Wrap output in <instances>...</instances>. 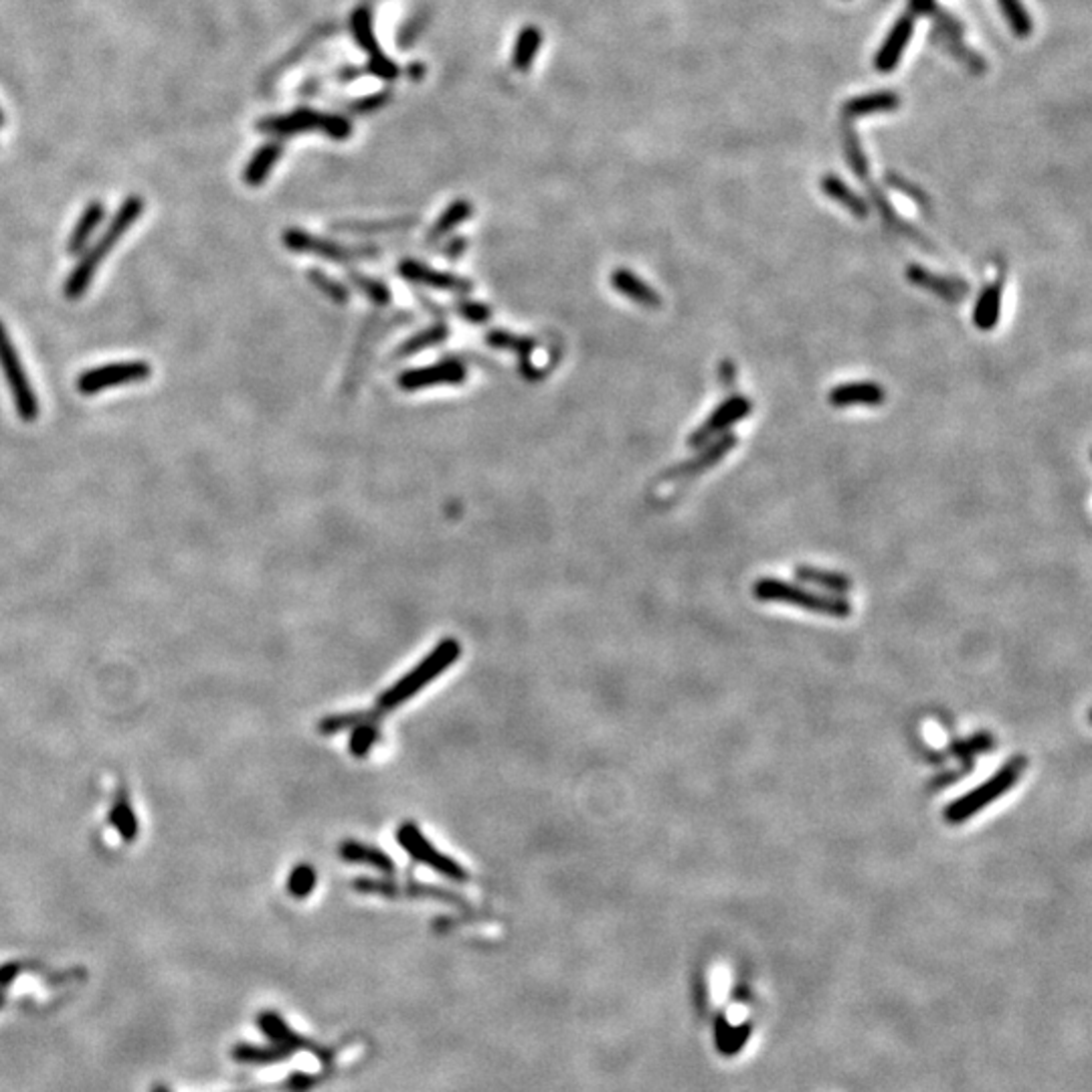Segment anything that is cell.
Wrapping results in <instances>:
<instances>
[{"label": "cell", "instance_id": "20", "mask_svg": "<svg viewBox=\"0 0 1092 1092\" xmlns=\"http://www.w3.org/2000/svg\"><path fill=\"white\" fill-rule=\"evenodd\" d=\"M104 217H106V207L99 201H93L83 209L81 217L77 219V223H75V227H73V231H71V235L67 239V253L69 255H77V253L83 251V247L87 245V241L91 239V235L95 233L99 223L104 221Z\"/></svg>", "mask_w": 1092, "mask_h": 1092}, {"label": "cell", "instance_id": "32", "mask_svg": "<svg viewBox=\"0 0 1092 1092\" xmlns=\"http://www.w3.org/2000/svg\"><path fill=\"white\" fill-rule=\"evenodd\" d=\"M487 344L489 346H495V348H502V350H512L516 352L522 360H526L530 356V352L534 350L536 342L532 338H520V336H514V334H508L504 330H493L485 336Z\"/></svg>", "mask_w": 1092, "mask_h": 1092}, {"label": "cell", "instance_id": "9", "mask_svg": "<svg viewBox=\"0 0 1092 1092\" xmlns=\"http://www.w3.org/2000/svg\"><path fill=\"white\" fill-rule=\"evenodd\" d=\"M751 411H753V403L747 399V396L743 394L729 396V399L723 401L699 429L692 431V435L688 437V445L705 447L713 439L725 435L733 425L743 421Z\"/></svg>", "mask_w": 1092, "mask_h": 1092}, {"label": "cell", "instance_id": "27", "mask_svg": "<svg viewBox=\"0 0 1092 1092\" xmlns=\"http://www.w3.org/2000/svg\"><path fill=\"white\" fill-rule=\"evenodd\" d=\"M796 577L800 581H804V583H812V585L824 587V589L834 591V593H848L852 589V581L846 575L834 573V571H824V569L810 567V565L798 567Z\"/></svg>", "mask_w": 1092, "mask_h": 1092}, {"label": "cell", "instance_id": "35", "mask_svg": "<svg viewBox=\"0 0 1092 1092\" xmlns=\"http://www.w3.org/2000/svg\"><path fill=\"white\" fill-rule=\"evenodd\" d=\"M1010 27L1018 37H1028L1032 33V19L1024 9L1022 0H998Z\"/></svg>", "mask_w": 1092, "mask_h": 1092}, {"label": "cell", "instance_id": "18", "mask_svg": "<svg viewBox=\"0 0 1092 1092\" xmlns=\"http://www.w3.org/2000/svg\"><path fill=\"white\" fill-rule=\"evenodd\" d=\"M1002 300H1004V279L991 281L983 287V291L977 297V304L973 308V324L981 332L994 330L1002 316Z\"/></svg>", "mask_w": 1092, "mask_h": 1092}, {"label": "cell", "instance_id": "40", "mask_svg": "<svg viewBox=\"0 0 1092 1092\" xmlns=\"http://www.w3.org/2000/svg\"><path fill=\"white\" fill-rule=\"evenodd\" d=\"M455 312L471 324H483L489 320V310L477 302H457Z\"/></svg>", "mask_w": 1092, "mask_h": 1092}, {"label": "cell", "instance_id": "45", "mask_svg": "<svg viewBox=\"0 0 1092 1092\" xmlns=\"http://www.w3.org/2000/svg\"><path fill=\"white\" fill-rule=\"evenodd\" d=\"M0 126H5V114H3V110H0Z\"/></svg>", "mask_w": 1092, "mask_h": 1092}, {"label": "cell", "instance_id": "28", "mask_svg": "<svg viewBox=\"0 0 1092 1092\" xmlns=\"http://www.w3.org/2000/svg\"><path fill=\"white\" fill-rule=\"evenodd\" d=\"M449 330L445 324H435L431 328H425L421 330L419 334H415L413 338H409L407 342H403L399 348H396V356L399 358H405V356H411L415 352H421L425 348H431V346H437L441 344L445 338H447Z\"/></svg>", "mask_w": 1092, "mask_h": 1092}, {"label": "cell", "instance_id": "31", "mask_svg": "<svg viewBox=\"0 0 1092 1092\" xmlns=\"http://www.w3.org/2000/svg\"><path fill=\"white\" fill-rule=\"evenodd\" d=\"M316 882V870L310 864H300L291 870L287 878V892L293 899H306L312 895Z\"/></svg>", "mask_w": 1092, "mask_h": 1092}, {"label": "cell", "instance_id": "33", "mask_svg": "<svg viewBox=\"0 0 1092 1092\" xmlns=\"http://www.w3.org/2000/svg\"><path fill=\"white\" fill-rule=\"evenodd\" d=\"M380 713L378 711H372V713H346V715H334V717H326L320 721L318 725V731L322 735H338L342 731H348V729H354L356 725L368 721V719H376Z\"/></svg>", "mask_w": 1092, "mask_h": 1092}, {"label": "cell", "instance_id": "4", "mask_svg": "<svg viewBox=\"0 0 1092 1092\" xmlns=\"http://www.w3.org/2000/svg\"><path fill=\"white\" fill-rule=\"evenodd\" d=\"M1024 769H1026V759L1024 757L1010 759L996 775H991L985 783L971 789L965 798L953 802L945 810V820L949 824H963V822L971 820L973 816L983 812L989 804H994L996 800H1000L1008 789H1012L1018 783Z\"/></svg>", "mask_w": 1092, "mask_h": 1092}, {"label": "cell", "instance_id": "14", "mask_svg": "<svg viewBox=\"0 0 1092 1092\" xmlns=\"http://www.w3.org/2000/svg\"><path fill=\"white\" fill-rule=\"evenodd\" d=\"M907 279L921 287V289H927L935 295H939L941 300H947V302H961L965 300V297L969 295L971 291V285L955 275H941V273H935L923 265H909L907 267Z\"/></svg>", "mask_w": 1092, "mask_h": 1092}, {"label": "cell", "instance_id": "7", "mask_svg": "<svg viewBox=\"0 0 1092 1092\" xmlns=\"http://www.w3.org/2000/svg\"><path fill=\"white\" fill-rule=\"evenodd\" d=\"M257 128H259V132L275 134V136H289V134L308 132V130H324L334 138H346L350 134V126L344 120L322 116V114L310 112V110L291 112L287 116L265 118V120H261L257 124Z\"/></svg>", "mask_w": 1092, "mask_h": 1092}, {"label": "cell", "instance_id": "29", "mask_svg": "<svg viewBox=\"0 0 1092 1092\" xmlns=\"http://www.w3.org/2000/svg\"><path fill=\"white\" fill-rule=\"evenodd\" d=\"M471 215V205L465 203V201H459V203H453L437 221L435 225L431 227V231L427 233V241L431 243H437L439 239H443L455 225L463 223L465 219H469Z\"/></svg>", "mask_w": 1092, "mask_h": 1092}, {"label": "cell", "instance_id": "22", "mask_svg": "<svg viewBox=\"0 0 1092 1092\" xmlns=\"http://www.w3.org/2000/svg\"><path fill=\"white\" fill-rule=\"evenodd\" d=\"M283 148L279 142H269V144H263L255 154L253 158L249 160V164L245 166L243 170V182L247 186H259L267 180L269 172L273 170L275 162L279 160Z\"/></svg>", "mask_w": 1092, "mask_h": 1092}, {"label": "cell", "instance_id": "34", "mask_svg": "<svg viewBox=\"0 0 1092 1092\" xmlns=\"http://www.w3.org/2000/svg\"><path fill=\"white\" fill-rule=\"evenodd\" d=\"M376 739H378V727H376L374 719H368V721L356 725L352 729V735H350V745H348L350 753L354 757H358V759L368 755V751L372 749Z\"/></svg>", "mask_w": 1092, "mask_h": 1092}, {"label": "cell", "instance_id": "43", "mask_svg": "<svg viewBox=\"0 0 1092 1092\" xmlns=\"http://www.w3.org/2000/svg\"><path fill=\"white\" fill-rule=\"evenodd\" d=\"M463 247H465V241H463V239H461V241H459V239H455V241H453L451 245H447V247L443 249V253L455 259V257H457V255H459L461 251H463Z\"/></svg>", "mask_w": 1092, "mask_h": 1092}, {"label": "cell", "instance_id": "12", "mask_svg": "<svg viewBox=\"0 0 1092 1092\" xmlns=\"http://www.w3.org/2000/svg\"><path fill=\"white\" fill-rule=\"evenodd\" d=\"M465 376H467L465 364L457 358H447L431 366L405 370L396 382H399L403 390H421L425 386H435V384H459L465 380Z\"/></svg>", "mask_w": 1092, "mask_h": 1092}, {"label": "cell", "instance_id": "17", "mask_svg": "<svg viewBox=\"0 0 1092 1092\" xmlns=\"http://www.w3.org/2000/svg\"><path fill=\"white\" fill-rule=\"evenodd\" d=\"M913 29H915V19L911 15H905L903 19L897 21V25L892 27V31L888 33L884 45L880 47L876 59H874V65L878 71L882 73H888L895 69L911 41V35H913Z\"/></svg>", "mask_w": 1092, "mask_h": 1092}, {"label": "cell", "instance_id": "1", "mask_svg": "<svg viewBox=\"0 0 1092 1092\" xmlns=\"http://www.w3.org/2000/svg\"><path fill=\"white\" fill-rule=\"evenodd\" d=\"M142 213H144V198L138 196V194L128 196L126 201L120 205V209L116 211L110 225L106 227V233L95 241V245L79 259V263L69 273V277L65 281V287H63L65 300L75 302V300H79V297L85 295L87 287L91 285V281L95 277V271L99 269V265L104 263V259L112 253L116 243L142 217Z\"/></svg>", "mask_w": 1092, "mask_h": 1092}, {"label": "cell", "instance_id": "15", "mask_svg": "<svg viewBox=\"0 0 1092 1092\" xmlns=\"http://www.w3.org/2000/svg\"><path fill=\"white\" fill-rule=\"evenodd\" d=\"M828 401L832 407L846 409V407H878L886 401V390L882 384L874 380H852L842 382L834 386L828 394Z\"/></svg>", "mask_w": 1092, "mask_h": 1092}, {"label": "cell", "instance_id": "25", "mask_svg": "<svg viewBox=\"0 0 1092 1092\" xmlns=\"http://www.w3.org/2000/svg\"><path fill=\"white\" fill-rule=\"evenodd\" d=\"M259 1028L261 1032L275 1044V1046H281L285 1050H295V1048H302L306 1046V1040H302L300 1036H297L277 1014L273 1012H263L259 1014Z\"/></svg>", "mask_w": 1092, "mask_h": 1092}, {"label": "cell", "instance_id": "36", "mask_svg": "<svg viewBox=\"0 0 1092 1092\" xmlns=\"http://www.w3.org/2000/svg\"><path fill=\"white\" fill-rule=\"evenodd\" d=\"M897 106H899V99L892 93H876L870 97H860L856 99V102L848 104V112H852L854 116H864L878 110H892Z\"/></svg>", "mask_w": 1092, "mask_h": 1092}, {"label": "cell", "instance_id": "38", "mask_svg": "<svg viewBox=\"0 0 1092 1092\" xmlns=\"http://www.w3.org/2000/svg\"><path fill=\"white\" fill-rule=\"evenodd\" d=\"M540 45V33L536 29H524L520 39H518V45H516V53H514V65L518 69H528L530 63H532V57L536 53Z\"/></svg>", "mask_w": 1092, "mask_h": 1092}, {"label": "cell", "instance_id": "11", "mask_svg": "<svg viewBox=\"0 0 1092 1092\" xmlns=\"http://www.w3.org/2000/svg\"><path fill=\"white\" fill-rule=\"evenodd\" d=\"M354 888L358 892H364V895H380V897H423V899H437V901H445V903H453V905H463V899L453 895V892H447L443 888H435V886H425V884H399V882H388V880H370V878H362V880H356L354 882Z\"/></svg>", "mask_w": 1092, "mask_h": 1092}, {"label": "cell", "instance_id": "44", "mask_svg": "<svg viewBox=\"0 0 1092 1092\" xmlns=\"http://www.w3.org/2000/svg\"><path fill=\"white\" fill-rule=\"evenodd\" d=\"M152 1092H170L166 1086H156Z\"/></svg>", "mask_w": 1092, "mask_h": 1092}, {"label": "cell", "instance_id": "37", "mask_svg": "<svg viewBox=\"0 0 1092 1092\" xmlns=\"http://www.w3.org/2000/svg\"><path fill=\"white\" fill-rule=\"evenodd\" d=\"M348 277H350V281L360 289V293L368 297L370 302L380 304V306L388 304V300H390V291H388V287H386L380 279H372V277H366V275L356 273V271H350Z\"/></svg>", "mask_w": 1092, "mask_h": 1092}, {"label": "cell", "instance_id": "26", "mask_svg": "<svg viewBox=\"0 0 1092 1092\" xmlns=\"http://www.w3.org/2000/svg\"><path fill=\"white\" fill-rule=\"evenodd\" d=\"M354 31H356V37L358 41L364 45V49L370 53L372 57V69L374 73L382 75V77H394L396 75V69L390 65L388 59L382 57V53L376 49V43H374V37L370 33V25H368V15L366 13H358L354 17Z\"/></svg>", "mask_w": 1092, "mask_h": 1092}, {"label": "cell", "instance_id": "41", "mask_svg": "<svg viewBox=\"0 0 1092 1092\" xmlns=\"http://www.w3.org/2000/svg\"><path fill=\"white\" fill-rule=\"evenodd\" d=\"M399 225H401L399 221H388V223H348V225L338 227V229L350 231V233H388V231L403 229V227H399Z\"/></svg>", "mask_w": 1092, "mask_h": 1092}, {"label": "cell", "instance_id": "30", "mask_svg": "<svg viewBox=\"0 0 1092 1092\" xmlns=\"http://www.w3.org/2000/svg\"><path fill=\"white\" fill-rule=\"evenodd\" d=\"M289 1056V1050L281 1048V1046H269V1048H263V1046H249V1044H241L237 1048H233V1058L237 1062H245V1064H269V1062H277L281 1058Z\"/></svg>", "mask_w": 1092, "mask_h": 1092}, {"label": "cell", "instance_id": "3", "mask_svg": "<svg viewBox=\"0 0 1092 1092\" xmlns=\"http://www.w3.org/2000/svg\"><path fill=\"white\" fill-rule=\"evenodd\" d=\"M753 593L755 598L759 602H775V604H787V606H793V608H800V610H808V612H814V614H822V616H828V618H838V620H844L852 614V606L848 602H844L842 598H832V595H820V593H812L804 587H798V585H791V583H785L781 579H759L753 587Z\"/></svg>", "mask_w": 1092, "mask_h": 1092}, {"label": "cell", "instance_id": "5", "mask_svg": "<svg viewBox=\"0 0 1092 1092\" xmlns=\"http://www.w3.org/2000/svg\"><path fill=\"white\" fill-rule=\"evenodd\" d=\"M0 368H3V374L9 382V388H11V394H13V401H15V407H17V413L23 421L31 423L37 419L39 415V403H37V396L33 392V386L27 378V372L21 364V358H19V352L5 328V324L0 322Z\"/></svg>", "mask_w": 1092, "mask_h": 1092}, {"label": "cell", "instance_id": "6", "mask_svg": "<svg viewBox=\"0 0 1092 1092\" xmlns=\"http://www.w3.org/2000/svg\"><path fill=\"white\" fill-rule=\"evenodd\" d=\"M396 842L401 844V848L411 858H415L417 862L429 866L437 874H441V876H445L449 880H455V882H467L469 880L467 870L461 864L453 862L449 856L435 850L425 840V836L421 834V830L415 824H403L399 830H396Z\"/></svg>", "mask_w": 1092, "mask_h": 1092}, {"label": "cell", "instance_id": "42", "mask_svg": "<svg viewBox=\"0 0 1092 1092\" xmlns=\"http://www.w3.org/2000/svg\"><path fill=\"white\" fill-rule=\"evenodd\" d=\"M721 378H723L725 382H733V380H735V364H733L731 360H727V362L721 364Z\"/></svg>", "mask_w": 1092, "mask_h": 1092}, {"label": "cell", "instance_id": "13", "mask_svg": "<svg viewBox=\"0 0 1092 1092\" xmlns=\"http://www.w3.org/2000/svg\"><path fill=\"white\" fill-rule=\"evenodd\" d=\"M739 443V437L735 433H725L721 437H717L715 441L707 443L703 447V451L692 457L676 467H670L668 471L662 473V479H690V477H697L701 473H705L707 469H711L713 465H717L721 459L727 457V453Z\"/></svg>", "mask_w": 1092, "mask_h": 1092}, {"label": "cell", "instance_id": "10", "mask_svg": "<svg viewBox=\"0 0 1092 1092\" xmlns=\"http://www.w3.org/2000/svg\"><path fill=\"white\" fill-rule=\"evenodd\" d=\"M283 245L289 251H295V253H312V255L324 257L328 261H338V263L356 261V259L372 257V255L378 253L374 247H364V245L346 247V245H338V243H330L326 239L314 237V235H310L306 231H300V229H287L283 233Z\"/></svg>", "mask_w": 1092, "mask_h": 1092}, {"label": "cell", "instance_id": "16", "mask_svg": "<svg viewBox=\"0 0 1092 1092\" xmlns=\"http://www.w3.org/2000/svg\"><path fill=\"white\" fill-rule=\"evenodd\" d=\"M399 271L405 279L413 281V283H419V285H427V287H435V289H445V291H457V293H467L471 289V283L463 277H457V275H451V273H443V271H437V269H431L419 261H403L399 265Z\"/></svg>", "mask_w": 1092, "mask_h": 1092}, {"label": "cell", "instance_id": "24", "mask_svg": "<svg viewBox=\"0 0 1092 1092\" xmlns=\"http://www.w3.org/2000/svg\"><path fill=\"white\" fill-rule=\"evenodd\" d=\"M340 858L344 862L372 866V868H376L380 872H392L394 870V864L388 858V854H384L382 850H378L374 846H366V844H360V842H344L340 846Z\"/></svg>", "mask_w": 1092, "mask_h": 1092}, {"label": "cell", "instance_id": "39", "mask_svg": "<svg viewBox=\"0 0 1092 1092\" xmlns=\"http://www.w3.org/2000/svg\"><path fill=\"white\" fill-rule=\"evenodd\" d=\"M308 277H310V281H312L316 287H320L322 293H326V295L330 297L332 302L344 304V302L348 300V291H346V287H344L340 281H336V279L328 277L326 273H322L320 269H310V271H308Z\"/></svg>", "mask_w": 1092, "mask_h": 1092}, {"label": "cell", "instance_id": "8", "mask_svg": "<svg viewBox=\"0 0 1092 1092\" xmlns=\"http://www.w3.org/2000/svg\"><path fill=\"white\" fill-rule=\"evenodd\" d=\"M150 374H152V368L144 360L112 362V364H104V366L81 372L77 376V390L81 394H95L118 384L146 380Z\"/></svg>", "mask_w": 1092, "mask_h": 1092}, {"label": "cell", "instance_id": "23", "mask_svg": "<svg viewBox=\"0 0 1092 1092\" xmlns=\"http://www.w3.org/2000/svg\"><path fill=\"white\" fill-rule=\"evenodd\" d=\"M822 188L824 192L834 198L836 203H840L850 215H854L856 219H866L868 217V205L862 201V198L844 182L840 180L838 176L834 174H828L824 180H822Z\"/></svg>", "mask_w": 1092, "mask_h": 1092}, {"label": "cell", "instance_id": "2", "mask_svg": "<svg viewBox=\"0 0 1092 1092\" xmlns=\"http://www.w3.org/2000/svg\"><path fill=\"white\" fill-rule=\"evenodd\" d=\"M459 656H461V646L457 640L453 638L441 640L435 646V650L429 656H425L411 672H407L399 682H394L388 690L380 694L376 701V711L386 713L405 705L407 701L415 697L417 692H421L427 684H431L439 674L451 668Z\"/></svg>", "mask_w": 1092, "mask_h": 1092}, {"label": "cell", "instance_id": "21", "mask_svg": "<svg viewBox=\"0 0 1092 1092\" xmlns=\"http://www.w3.org/2000/svg\"><path fill=\"white\" fill-rule=\"evenodd\" d=\"M110 824L120 834V838L126 840V842H134L138 838V834H140L138 818H136L134 808L130 804L128 791L124 787H120L118 793H116V800H114V806H112V812H110Z\"/></svg>", "mask_w": 1092, "mask_h": 1092}, {"label": "cell", "instance_id": "19", "mask_svg": "<svg viewBox=\"0 0 1092 1092\" xmlns=\"http://www.w3.org/2000/svg\"><path fill=\"white\" fill-rule=\"evenodd\" d=\"M612 285L640 306H646L650 310H658L662 306L660 293L630 269H616L612 275Z\"/></svg>", "mask_w": 1092, "mask_h": 1092}, {"label": "cell", "instance_id": "46", "mask_svg": "<svg viewBox=\"0 0 1092 1092\" xmlns=\"http://www.w3.org/2000/svg\"><path fill=\"white\" fill-rule=\"evenodd\" d=\"M0 1008H3V994H0Z\"/></svg>", "mask_w": 1092, "mask_h": 1092}]
</instances>
